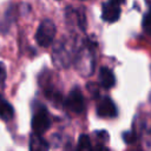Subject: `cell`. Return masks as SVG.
Wrapping results in <instances>:
<instances>
[{
	"label": "cell",
	"mask_w": 151,
	"mask_h": 151,
	"mask_svg": "<svg viewBox=\"0 0 151 151\" xmlns=\"http://www.w3.org/2000/svg\"><path fill=\"white\" fill-rule=\"evenodd\" d=\"M66 106L73 113H81L85 110V100L81 91L78 87H74L66 98Z\"/></svg>",
	"instance_id": "3"
},
{
	"label": "cell",
	"mask_w": 151,
	"mask_h": 151,
	"mask_svg": "<svg viewBox=\"0 0 151 151\" xmlns=\"http://www.w3.org/2000/svg\"><path fill=\"white\" fill-rule=\"evenodd\" d=\"M111 1H113V2H116V4H118V5H119V4H123L125 0H111Z\"/></svg>",
	"instance_id": "14"
},
{
	"label": "cell",
	"mask_w": 151,
	"mask_h": 151,
	"mask_svg": "<svg viewBox=\"0 0 151 151\" xmlns=\"http://www.w3.org/2000/svg\"><path fill=\"white\" fill-rule=\"evenodd\" d=\"M13 116H14V110L12 105L6 99L0 97V118L4 120H9L13 118Z\"/></svg>",
	"instance_id": "8"
},
{
	"label": "cell",
	"mask_w": 151,
	"mask_h": 151,
	"mask_svg": "<svg viewBox=\"0 0 151 151\" xmlns=\"http://www.w3.org/2000/svg\"><path fill=\"white\" fill-rule=\"evenodd\" d=\"M101 17L107 22H114V21H117L119 19V17H120L119 5L116 4V2H113V1H110V2L104 4Z\"/></svg>",
	"instance_id": "5"
},
{
	"label": "cell",
	"mask_w": 151,
	"mask_h": 151,
	"mask_svg": "<svg viewBox=\"0 0 151 151\" xmlns=\"http://www.w3.org/2000/svg\"><path fill=\"white\" fill-rule=\"evenodd\" d=\"M6 79V67L4 64H0V84H4Z\"/></svg>",
	"instance_id": "12"
},
{
	"label": "cell",
	"mask_w": 151,
	"mask_h": 151,
	"mask_svg": "<svg viewBox=\"0 0 151 151\" xmlns=\"http://www.w3.org/2000/svg\"><path fill=\"white\" fill-rule=\"evenodd\" d=\"M45 96L46 98L51 99L54 104H59L61 101V94L59 92H57L55 90H52V88H48L45 91Z\"/></svg>",
	"instance_id": "10"
},
{
	"label": "cell",
	"mask_w": 151,
	"mask_h": 151,
	"mask_svg": "<svg viewBox=\"0 0 151 151\" xmlns=\"http://www.w3.org/2000/svg\"><path fill=\"white\" fill-rule=\"evenodd\" d=\"M29 149L33 151H46L48 150V143L39 133H33L29 140Z\"/></svg>",
	"instance_id": "7"
},
{
	"label": "cell",
	"mask_w": 151,
	"mask_h": 151,
	"mask_svg": "<svg viewBox=\"0 0 151 151\" xmlns=\"http://www.w3.org/2000/svg\"><path fill=\"white\" fill-rule=\"evenodd\" d=\"M99 81L104 88H111L116 83L113 72L107 67H101L99 71Z\"/></svg>",
	"instance_id": "6"
},
{
	"label": "cell",
	"mask_w": 151,
	"mask_h": 151,
	"mask_svg": "<svg viewBox=\"0 0 151 151\" xmlns=\"http://www.w3.org/2000/svg\"><path fill=\"white\" fill-rule=\"evenodd\" d=\"M123 138H124V140H125L126 143H129V144L133 143V140H134V136H133L131 132H125V133L123 134Z\"/></svg>",
	"instance_id": "13"
},
{
	"label": "cell",
	"mask_w": 151,
	"mask_h": 151,
	"mask_svg": "<svg viewBox=\"0 0 151 151\" xmlns=\"http://www.w3.org/2000/svg\"><path fill=\"white\" fill-rule=\"evenodd\" d=\"M97 113L99 117H103V118H113L117 116V107L114 103L106 97L99 101L97 106Z\"/></svg>",
	"instance_id": "4"
},
{
	"label": "cell",
	"mask_w": 151,
	"mask_h": 151,
	"mask_svg": "<svg viewBox=\"0 0 151 151\" xmlns=\"http://www.w3.org/2000/svg\"><path fill=\"white\" fill-rule=\"evenodd\" d=\"M143 27H144V31L147 32L149 34H151V12H149L144 20H143Z\"/></svg>",
	"instance_id": "11"
},
{
	"label": "cell",
	"mask_w": 151,
	"mask_h": 151,
	"mask_svg": "<svg viewBox=\"0 0 151 151\" xmlns=\"http://www.w3.org/2000/svg\"><path fill=\"white\" fill-rule=\"evenodd\" d=\"M55 25L50 19H44L40 25L38 26L37 33H35V41L41 47H47L52 44L54 37H55Z\"/></svg>",
	"instance_id": "1"
},
{
	"label": "cell",
	"mask_w": 151,
	"mask_h": 151,
	"mask_svg": "<svg viewBox=\"0 0 151 151\" xmlns=\"http://www.w3.org/2000/svg\"><path fill=\"white\" fill-rule=\"evenodd\" d=\"M92 147L91 140L87 134H81L78 139V149L79 150H90Z\"/></svg>",
	"instance_id": "9"
},
{
	"label": "cell",
	"mask_w": 151,
	"mask_h": 151,
	"mask_svg": "<svg viewBox=\"0 0 151 151\" xmlns=\"http://www.w3.org/2000/svg\"><path fill=\"white\" fill-rule=\"evenodd\" d=\"M51 126V120L48 112L45 107L40 106L32 117V130L35 133L42 134L46 130H48Z\"/></svg>",
	"instance_id": "2"
}]
</instances>
